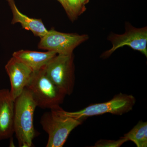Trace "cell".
<instances>
[{
    "instance_id": "obj_1",
    "label": "cell",
    "mask_w": 147,
    "mask_h": 147,
    "mask_svg": "<svg viewBox=\"0 0 147 147\" xmlns=\"http://www.w3.org/2000/svg\"><path fill=\"white\" fill-rule=\"evenodd\" d=\"M84 119H77L69 115L67 111L58 106L43 114L40 123L48 135L47 147H62L71 131L81 125Z\"/></svg>"
},
{
    "instance_id": "obj_2",
    "label": "cell",
    "mask_w": 147,
    "mask_h": 147,
    "mask_svg": "<svg viewBox=\"0 0 147 147\" xmlns=\"http://www.w3.org/2000/svg\"><path fill=\"white\" fill-rule=\"evenodd\" d=\"M37 107L26 88L14 101L13 128L21 147H31L36 135L34 125L35 110Z\"/></svg>"
},
{
    "instance_id": "obj_3",
    "label": "cell",
    "mask_w": 147,
    "mask_h": 147,
    "mask_svg": "<svg viewBox=\"0 0 147 147\" xmlns=\"http://www.w3.org/2000/svg\"><path fill=\"white\" fill-rule=\"evenodd\" d=\"M26 88L31 93L37 106L42 109L60 106L66 95L48 78L44 68L33 72Z\"/></svg>"
},
{
    "instance_id": "obj_4",
    "label": "cell",
    "mask_w": 147,
    "mask_h": 147,
    "mask_svg": "<svg viewBox=\"0 0 147 147\" xmlns=\"http://www.w3.org/2000/svg\"><path fill=\"white\" fill-rule=\"evenodd\" d=\"M44 69L48 78L66 95L72 93L75 84L73 54L56 55Z\"/></svg>"
},
{
    "instance_id": "obj_5",
    "label": "cell",
    "mask_w": 147,
    "mask_h": 147,
    "mask_svg": "<svg viewBox=\"0 0 147 147\" xmlns=\"http://www.w3.org/2000/svg\"><path fill=\"white\" fill-rule=\"evenodd\" d=\"M136 98L131 95L118 94L107 102L92 104L76 112H67L69 115L77 119H86L88 117L110 113L122 115L132 110Z\"/></svg>"
},
{
    "instance_id": "obj_6",
    "label": "cell",
    "mask_w": 147,
    "mask_h": 147,
    "mask_svg": "<svg viewBox=\"0 0 147 147\" xmlns=\"http://www.w3.org/2000/svg\"><path fill=\"white\" fill-rule=\"evenodd\" d=\"M88 38L87 34L65 33L51 30L40 38L38 47L55 52L57 55H71L77 46L86 41Z\"/></svg>"
},
{
    "instance_id": "obj_7",
    "label": "cell",
    "mask_w": 147,
    "mask_h": 147,
    "mask_svg": "<svg viewBox=\"0 0 147 147\" xmlns=\"http://www.w3.org/2000/svg\"><path fill=\"white\" fill-rule=\"evenodd\" d=\"M108 40L112 43V48L101 55L102 58L110 57L120 47L128 46L134 50L139 51L147 57V28H136L127 24L125 31L122 34H111Z\"/></svg>"
},
{
    "instance_id": "obj_8",
    "label": "cell",
    "mask_w": 147,
    "mask_h": 147,
    "mask_svg": "<svg viewBox=\"0 0 147 147\" xmlns=\"http://www.w3.org/2000/svg\"><path fill=\"white\" fill-rule=\"evenodd\" d=\"M5 69L10 80L11 96L14 101L28 84L33 71L13 57L7 62Z\"/></svg>"
},
{
    "instance_id": "obj_9",
    "label": "cell",
    "mask_w": 147,
    "mask_h": 147,
    "mask_svg": "<svg viewBox=\"0 0 147 147\" xmlns=\"http://www.w3.org/2000/svg\"><path fill=\"white\" fill-rule=\"evenodd\" d=\"M14 101L9 90H0V140L11 138L14 133Z\"/></svg>"
},
{
    "instance_id": "obj_10",
    "label": "cell",
    "mask_w": 147,
    "mask_h": 147,
    "mask_svg": "<svg viewBox=\"0 0 147 147\" xmlns=\"http://www.w3.org/2000/svg\"><path fill=\"white\" fill-rule=\"evenodd\" d=\"M57 55L53 51L41 52L22 50L14 52L12 57L21 61L34 71L44 68Z\"/></svg>"
},
{
    "instance_id": "obj_11",
    "label": "cell",
    "mask_w": 147,
    "mask_h": 147,
    "mask_svg": "<svg viewBox=\"0 0 147 147\" xmlns=\"http://www.w3.org/2000/svg\"><path fill=\"white\" fill-rule=\"evenodd\" d=\"M12 11L13 18L11 24H21L22 28L30 31L36 36L42 37L48 32L40 19L31 18L26 16L18 10L14 0H7Z\"/></svg>"
},
{
    "instance_id": "obj_12",
    "label": "cell",
    "mask_w": 147,
    "mask_h": 147,
    "mask_svg": "<svg viewBox=\"0 0 147 147\" xmlns=\"http://www.w3.org/2000/svg\"><path fill=\"white\" fill-rule=\"evenodd\" d=\"M134 143L137 147H147V123L140 121L123 136Z\"/></svg>"
},
{
    "instance_id": "obj_13",
    "label": "cell",
    "mask_w": 147,
    "mask_h": 147,
    "mask_svg": "<svg viewBox=\"0 0 147 147\" xmlns=\"http://www.w3.org/2000/svg\"><path fill=\"white\" fill-rule=\"evenodd\" d=\"M70 12V20L74 21L79 15L84 13L86 10L85 5H83L80 0H66Z\"/></svg>"
},
{
    "instance_id": "obj_14",
    "label": "cell",
    "mask_w": 147,
    "mask_h": 147,
    "mask_svg": "<svg viewBox=\"0 0 147 147\" xmlns=\"http://www.w3.org/2000/svg\"><path fill=\"white\" fill-rule=\"evenodd\" d=\"M127 142V140L124 137H121L117 140L101 139L96 142L94 147H119Z\"/></svg>"
},
{
    "instance_id": "obj_15",
    "label": "cell",
    "mask_w": 147,
    "mask_h": 147,
    "mask_svg": "<svg viewBox=\"0 0 147 147\" xmlns=\"http://www.w3.org/2000/svg\"><path fill=\"white\" fill-rule=\"evenodd\" d=\"M57 1L60 3L61 5H62L63 7L65 10V11L66 12L69 18V19H71V12H70V9H69V7L66 0H57Z\"/></svg>"
},
{
    "instance_id": "obj_16",
    "label": "cell",
    "mask_w": 147,
    "mask_h": 147,
    "mask_svg": "<svg viewBox=\"0 0 147 147\" xmlns=\"http://www.w3.org/2000/svg\"><path fill=\"white\" fill-rule=\"evenodd\" d=\"M81 3L83 5H85L87 4H88L90 1V0H80Z\"/></svg>"
}]
</instances>
